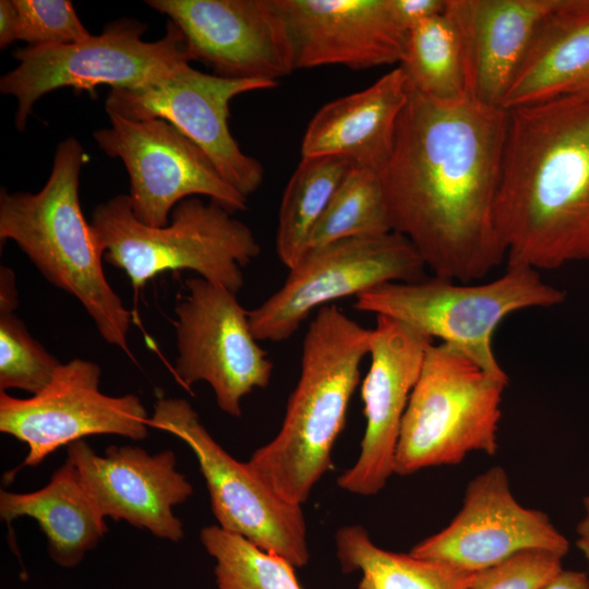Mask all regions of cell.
<instances>
[{"label": "cell", "mask_w": 589, "mask_h": 589, "mask_svg": "<svg viewBox=\"0 0 589 589\" xmlns=\"http://www.w3.org/2000/svg\"><path fill=\"white\" fill-rule=\"evenodd\" d=\"M530 550L564 557L569 542L545 513L515 498L506 471L495 466L468 483L453 520L410 553L476 574Z\"/></svg>", "instance_id": "9a60e30c"}, {"label": "cell", "mask_w": 589, "mask_h": 589, "mask_svg": "<svg viewBox=\"0 0 589 589\" xmlns=\"http://www.w3.org/2000/svg\"><path fill=\"white\" fill-rule=\"evenodd\" d=\"M584 516L576 527V545L589 563V495L584 497Z\"/></svg>", "instance_id": "d590c367"}, {"label": "cell", "mask_w": 589, "mask_h": 589, "mask_svg": "<svg viewBox=\"0 0 589 589\" xmlns=\"http://www.w3.org/2000/svg\"><path fill=\"white\" fill-rule=\"evenodd\" d=\"M372 334L335 304L318 309L309 325L281 426L248 461L289 502L302 505L333 467L332 449L345 428Z\"/></svg>", "instance_id": "3957f363"}, {"label": "cell", "mask_w": 589, "mask_h": 589, "mask_svg": "<svg viewBox=\"0 0 589 589\" xmlns=\"http://www.w3.org/2000/svg\"><path fill=\"white\" fill-rule=\"evenodd\" d=\"M345 573L361 572L359 589H468L474 574L445 563L377 546L366 529L348 525L335 534Z\"/></svg>", "instance_id": "cb8c5ba5"}, {"label": "cell", "mask_w": 589, "mask_h": 589, "mask_svg": "<svg viewBox=\"0 0 589 589\" xmlns=\"http://www.w3.org/2000/svg\"><path fill=\"white\" fill-rule=\"evenodd\" d=\"M562 560L548 551L520 552L476 573L468 589H543L564 569Z\"/></svg>", "instance_id": "4dcf8cb0"}, {"label": "cell", "mask_w": 589, "mask_h": 589, "mask_svg": "<svg viewBox=\"0 0 589 589\" xmlns=\"http://www.w3.org/2000/svg\"><path fill=\"white\" fill-rule=\"evenodd\" d=\"M566 0H447L462 45L467 94L502 107L520 65Z\"/></svg>", "instance_id": "ffe728a7"}, {"label": "cell", "mask_w": 589, "mask_h": 589, "mask_svg": "<svg viewBox=\"0 0 589 589\" xmlns=\"http://www.w3.org/2000/svg\"><path fill=\"white\" fill-rule=\"evenodd\" d=\"M543 589H589V575L580 570L563 569Z\"/></svg>", "instance_id": "e575fe53"}, {"label": "cell", "mask_w": 589, "mask_h": 589, "mask_svg": "<svg viewBox=\"0 0 589 589\" xmlns=\"http://www.w3.org/2000/svg\"><path fill=\"white\" fill-rule=\"evenodd\" d=\"M149 426L181 438L194 453L209 493L218 526L293 567L309 561L302 505L289 502L247 462L228 454L182 398H159Z\"/></svg>", "instance_id": "9c48e42d"}, {"label": "cell", "mask_w": 589, "mask_h": 589, "mask_svg": "<svg viewBox=\"0 0 589 589\" xmlns=\"http://www.w3.org/2000/svg\"><path fill=\"white\" fill-rule=\"evenodd\" d=\"M87 156L70 136L57 146L37 193L0 192V240H12L53 286L74 297L100 336L130 353L131 313L106 279L95 231L81 208L80 172Z\"/></svg>", "instance_id": "277c9868"}, {"label": "cell", "mask_w": 589, "mask_h": 589, "mask_svg": "<svg viewBox=\"0 0 589 589\" xmlns=\"http://www.w3.org/2000/svg\"><path fill=\"white\" fill-rule=\"evenodd\" d=\"M17 291L12 269L1 266L0 269V311H14L17 305Z\"/></svg>", "instance_id": "836d02e7"}, {"label": "cell", "mask_w": 589, "mask_h": 589, "mask_svg": "<svg viewBox=\"0 0 589 589\" xmlns=\"http://www.w3.org/2000/svg\"><path fill=\"white\" fill-rule=\"evenodd\" d=\"M506 129L502 107L408 88L380 175L393 231L433 276L469 284L506 259L494 221Z\"/></svg>", "instance_id": "6da1fadb"}, {"label": "cell", "mask_w": 589, "mask_h": 589, "mask_svg": "<svg viewBox=\"0 0 589 589\" xmlns=\"http://www.w3.org/2000/svg\"><path fill=\"white\" fill-rule=\"evenodd\" d=\"M370 368L361 398L366 420L356 464L337 479L340 489L377 494L395 473L400 425L432 339L392 317L376 315Z\"/></svg>", "instance_id": "e0dca14e"}, {"label": "cell", "mask_w": 589, "mask_h": 589, "mask_svg": "<svg viewBox=\"0 0 589 589\" xmlns=\"http://www.w3.org/2000/svg\"><path fill=\"white\" fill-rule=\"evenodd\" d=\"M392 231L380 171L352 164L316 224L306 252L342 239Z\"/></svg>", "instance_id": "4316f807"}, {"label": "cell", "mask_w": 589, "mask_h": 589, "mask_svg": "<svg viewBox=\"0 0 589 589\" xmlns=\"http://www.w3.org/2000/svg\"><path fill=\"white\" fill-rule=\"evenodd\" d=\"M181 31L191 60L216 75L277 82L294 69L293 53L272 0H147Z\"/></svg>", "instance_id": "2e32d148"}, {"label": "cell", "mask_w": 589, "mask_h": 589, "mask_svg": "<svg viewBox=\"0 0 589 589\" xmlns=\"http://www.w3.org/2000/svg\"><path fill=\"white\" fill-rule=\"evenodd\" d=\"M146 25L133 19L108 23L99 35L55 46L16 49L17 67L0 79V92L17 100L15 127L23 131L35 103L61 87L94 92L98 85L111 89H137L173 67L190 62L181 31L168 21L158 40L142 39Z\"/></svg>", "instance_id": "ba28073f"}, {"label": "cell", "mask_w": 589, "mask_h": 589, "mask_svg": "<svg viewBox=\"0 0 589 589\" xmlns=\"http://www.w3.org/2000/svg\"><path fill=\"white\" fill-rule=\"evenodd\" d=\"M110 127L94 132L99 148L121 159L130 178L134 216L152 227L169 224L184 199L208 196L230 213L245 211L248 197L230 185L207 155L166 120L108 115Z\"/></svg>", "instance_id": "7c38bea8"}, {"label": "cell", "mask_w": 589, "mask_h": 589, "mask_svg": "<svg viewBox=\"0 0 589 589\" xmlns=\"http://www.w3.org/2000/svg\"><path fill=\"white\" fill-rule=\"evenodd\" d=\"M390 9L406 31L445 12L447 0H389Z\"/></svg>", "instance_id": "1f68e13d"}, {"label": "cell", "mask_w": 589, "mask_h": 589, "mask_svg": "<svg viewBox=\"0 0 589 589\" xmlns=\"http://www.w3.org/2000/svg\"><path fill=\"white\" fill-rule=\"evenodd\" d=\"M98 364L84 359L62 363L51 382L29 398L0 392V431L28 446L14 470L35 467L62 446L89 435L115 434L142 440L149 417L141 399L100 392Z\"/></svg>", "instance_id": "5bb4252c"}, {"label": "cell", "mask_w": 589, "mask_h": 589, "mask_svg": "<svg viewBox=\"0 0 589 589\" xmlns=\"http://www.w3.org/2000/svg\"><path fill=\"white\" fill-rule=\"evenodd\" d=\"M276 85L261 79L207 74L182 62L144 87L111 89L106 111L132 120H166L197 145L220 176L248 197L261 187L264 169L233 139L228 125L229 103L240 94Z\"/></svg>", "instance_id": "8fae6325"}, {"label": "cell", "mask_w": 589, "mask_h": 589, "mask_svg": "<svg viewBox=\"0 0 589 589\" xmlns=\"http://www.w3.org/2000/svg\"><path fill=\"white\" fill-rule=\"evenodd\" d=\"M214 201L197 196L179 202L164 227H152L133 214L129 195L98 204L91 225L104 259L122 269L134 289L167 271L189 269L238 293L242 268L261 253L252 230Z\"/></svg>", "instance_id": "5b68a950"}, {"label": "cell", "mask_w": 589, "mask_h": 589, "mask_svg": "<svg viewBox=\"0 0 589 589\" xmlns=\"http://www.w3.org/2000/svg\"><path fill=\"white\" fill-rule=\"evenodd\" d=\"M62 363L28 333L14 311H0V392H41Z\"/></svg>", "instance_id": "f1b7e54d"}, {"label": "cell", "mask_w": 589, "mask_h": 589, "mask_svg": "<svg viewBox=\"0 0 589 589\" xmlns=\"http://www.w3.org/2000/svg\"><path fill=\"white\" fill-rule=\"evenodd\" d=\"M17 39L31 47L74 44L91 37L69 0H13Z\"/></svg>", "instance_id": "f546056e"}, {"label": "cell", "mask_w": 589, "mask_h": 589, "mask_svg": "<svg viewBox=\"0 0 589 589\" xmlns=\"http://www.w3.org/2000/svg\"><path fill=\"white\" fill-rule=\"evenodd\" d=\"M201 542L215 560L217 589H302L293 566L218 525L201 530Z\"/></svg>", "instance_id": "83f0119b"}, {"label": "cell", "mask_w": 589, "mask_h": 589, "mask_svg": "<svg viewBox=\"0 0 589 589\" xmlns=\"http://www.w3.org/2000/svg\"><path fill=\"white\" fill-rule=\"evenodd\" d=\"M507 384L455 346L432 342L402 417L395 473L456 465L473 452L495 455Z\"/></svg>", "instance_id": "52a82bcc"}, {"label": "cell", "mask_w": 589, "mask_h": 589, "mask_svg": "<svg viewBox=\"0 0 589 589\" xmlns=\"http://www.w3.org/2000/svg\"><path fill=\"white\" fill-rule=\"evenodd\" d=\"M351 165L341 156H301L278 212L276 253L286 267L306 253L316 224Z\"/></svg>", "instance_id": "d4e9b609"}, {"label": "cell", "mask_w": 589, "mask_h": 589, "mask_svg": "<svg viewBox=\"0 0 589 589\" xmlns=\"http://www.w3.org/2000/svg\"><path fill=\"white\" fill-rule=\"evenodd\" d=\"M80 480L101 515L178 542L183 526L173 507L185 502L193 488L181 472L172 450L148 454L136 446H108L103 456L84 441L67 446Z\"/></svg>", "instance_id": "ac0fdd59"}, {"label": "cell", "mask_w": 589, "mask_h": 589, "mask_svg": "<svg viewBox=\"0 0 589 589\" xmlns=\"http://www.w3.org/2000/svg\"><path fill=\"white\" fill-rule=\"evenodd\" d=\"M494 221L507 266L589 261V96L507 110Z\"/></svg>", "instance_id": "7a4b0ae2"}, {"label": "cell", "mask_w": 589, "mask_h": 589, "mask_svg": "<svg viewBox=\"0 0 589 589\" xmlns=\"http://www.w3.org/2000/svg\"><path fill=\"white\" fill-rule=\"evenodd\" d=\"M291 45L294 69L400 63L408 32L389 0H272Z\"/></svg>", "instance_id": "d6986e66"}, {"label": "cell", "mask_w": 589, "mask_h": 589, "mask_svg": "<svg viewBox=\"0 0 589 589\" xmlns=\"http://www.w3.org/2000/svg\"><path fill=\"white\" fill-rule=\"evenodd\" d=\"M407 98V80L398 65L369 87L326 103L306 127L301 156H341L381 172Z\"/></svg>", "instance_id": "44dd1931"}, {"label": "cell", "mask_w": 589, "mask_h": 589, "mask_svg": "<svg viewBox=\"0 0 589 589\" xmlns=\"http://www.w3.org/2000/svg\"><path fill=\"white\" fill-rule=\"evenodd\" d=\"M589 96V0H566L516 73L502 108Z\"/></svg>", "instance_id": "7402d4cb"}, {"label": "cell", "mask_w": 589, "mask_h": 589, "mask_svg": "<svg viewBox=\"0 0 589 589\" xmlns=\"http://www.w3.org/2000/svg\"><path fill=\"white\" fill-rule=\"evenodd\" d=\"M187 288L176 306L175 374L187 388L208 383L218 407L239 418L243 397L269 384L273 363L236 293L199 276Z\"/></svg>", "instance_id": "4fadbf2b"}, {"label": "cell", "mask_w": 589, "mask_h": 589, "mask_svg": "<svg viewBox=\"0 0 589 589\" xmlns=\"http://www.w3.org/2000/svg\"><path fill=\"white\" fill-rule=\"evenodd\" d=\"M565 298L566 292L545 283L538 269L507 266L500 277L479 285L437 276L386 283L358 294L353 306L455 346L488 374L508 383L492 348L495 329L514 312L554 306Z\"/></svg>", "instance_id": "8992f818"}, {"label": "cell", "mask_w": 589, "mask_h": 589, "mask_svg": "<svg viewBox=\"0 0 589 589\" xmlns=\"http://www.w3.org/2000/svg\"><path fill=\"white\" fill-rule=\"evenodd\" d=\"M425 268L412 243L396 231L309 251L281 287L248 312L252 333L259 341L286 340L313 311L386 283L421 280Z\"/></svg>", "instance_id": "30bf717a"}, {"label": "cell", "mask_w": 589, "mask_h": 589, "mask_svg": "<svg viewBox=\"0 0 589 589\" xmlns=\"http://www.w3.org/2000/svg\"><path fill=\"white\" fill-rule=\"evenodd\" d=\"M17 40V12L13 0L0 1V48Z\"/></svg>", "instance_id": "d6a6232c"}, {"label": "cell", "mask_w": 589, "mask_h": 589, "mask_svg": "<svg viewBox=\"0 0 589 589\" xmlns=\"http://www.w3.org/2000/svg\"><path fill=\"white\" fill-rule=\"evenodd\" d=\"M398 65L408 88L424 96L444 101L468 96L461 39L446 10L408 33Z\"/></svg>", "instance_id": "484cf974"}, {"label": "cell", "mask_w": 589, "mask_h": 589, "mask_svg": "<svg viewBox=\"0 0 589 589\" xmlns=\"http://www.w3.org/2000/svg\"><path fill=\"white\" fill-rule=\"evenodd\" d=\"M0 516L5 522L27 516L47 538L48 554L61 567H75L107 532L105 517L85 491L70 460L44 488L29 493L0 491Z\"/></svg>", "instance_id": "603a6c76"}]
</instances>
